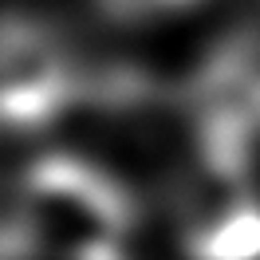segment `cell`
Wrapping results in <instances>:
<instances>
[{
	"label": "cell",
	"instance_id": "obj_1",
	"mask_svg": "<svg viewBox=\"0 0 260 260\" xmlns=\"http://www.w3.org/2000/svg\"><path fill=\"white\" fill-rule=\"evenodd\" d=\"M130 221V197L87 162L44 158L24 181L20 229L63 260H122Z\"/></svg>",
	"mask_w": 260,
	"mask_h": 260
},
{
	"label": "cell",
	"instance_id": "obj_2",
	"mask_svg": "<svg viewBox=\"0 0 260 260\" xmlns=\"http://www.w3.org/2000/svg\"><path fill=\"white\" fill-rule=\"evenodd\" d=\"M75 91L63 44L36 20H0V122L40 126Z\"/></svg>",
	"mask_w": 260,
	"mask_h": 260
},
{
	"label": "cell",
	"instance_id": "obj_3",
	"mask_svg": "<svg viewBox=\"0 0 260 260\" xmlns=\"http://www.w3.org/2000/svg\"><path fill=\"white\" fill-rule=\"evenodd\" d=\"M185 241L193 260H260V201L237 185L221 205L197 213Z\"/></svg>",
	"mask_w": 260,
	"mask_h": 260
},
{
	"label": "cell",
	"instance_id": "obj_4",
	"mask_svg": "<svg viewBox=\"0 0 260 260\" xmlns=\"http://www.w3.org/2000/svg\"><path fill=\"white\" fill-rule=\"evenodd\" d=\"M103 4L114 12L138 16V12H158V8H181V4H193V0H103Z\"/></svg>",
	"mask_w": 260,
	"mask_h": 260
}]
</instances>
